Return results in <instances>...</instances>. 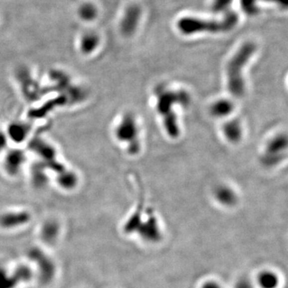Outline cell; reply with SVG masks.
<instances>
[{"label":"cell","mask_w":288,"mask_h":288,"mask_svg":"<svg viewBox=\"0 0 288 288\" xmlns=\"http://www.w3.org/2000/svg\"><path fill=\"white\" fill-rule=\"evenodd\" d=\"M256 45L247 42L242 45L236 54L230 59L227 67V88L234 97L240 98L245 92L244 68L254 53Z\"/></svg>","instance_id":"6da1fadb"},{"label":"cell","mask_w":288,"mask_h":288,"mask_svg":"<svg viewBox=\"0 0 288 288\" xmlns=\"http://www.w3.org/2000/svg\"><path fill=\"white\" fill-rule=\"evenodd\" d=\"M238 22V15L235 12H228L221 21L202 20L200 18L186 17L178 22V28L184 35L208 31L219 33L230 31Z\"/></svg>","instance_id":"7a4b0ae2"},{"label":"cell","mask_w":288,"mask_h":288,"mask_svg":"<svg viewBox=\"0 0 288 288\" xmlns=\"http://www.w3.org/2000/svg\"><path fill=\"white\" fill-rule=\"evenodd\" d=\"M117 137L124 142H130V148L133 152H136L139 150V142L137 140L138 136V128L136 120L132 116H127L121 121L116 131Z\"/></svg>","instance_id":"3957f363"},{"label":"cell","mask_w":288,"mask_h":288,"mask_svg":"<svg viewBox=\"0 0 288 288\" xmlns=\"http://www.w3.org/2000/svg\"><path fill=\"white\" fill-rule=\"evenodd\" d=\"M141 10L137 5H131L125 10L120 28L123 34L131 35L135 32L140 22Z\"/></svg>","instance_id":"277c9868"},{"label":"cell","mask_w":288,"mask_h":288,"mask_svg":"<svg viewBox=\"0 0 288 288\" xmlns=\"http://www.w3.org/2000/svg\"><path fill=\"white\" fill-rule=\"evenodd\" d=\"M234 107L232 102L229 100H219L211 105V112L212 116L218 118H223L232 113Z\"/></svg>","instance_id":"5b68a950"},{"label":"cell","mask_w":288,"mask_h":288,"mask_svg":"<svg viewBox=\"0 0 288 288\" xmlns=\"http://www.w3.org/2000/svg\"><path fill=\"white\" fill-rule=\"evenodd\" d=\"M223 133L230 142H238L241 139V125L236 120L230 121L223 127Z\"/></svg>","instance_id":"8992f818"},{"label":"cell","mask_w":288,"mask_h":288,"mask_svg":"<svg viewBox=\"0 0 288 288\" xmlns=\"http://www.w3.org/2000/svg\"><path fill=\"white\" fill-rule=\"evenodd\" d=\"M99 37L95 33H86L80 40V47L83 52L89 54L97 47L99 44Z\"/></svg>","instance_id":"52a82bcc"},{"label":"cell","mask_w":288,"mask_h":288,"mask_svg":"<svg viewBox=\"0 0 288 288\" xmlns=\"http://www.w3.org/2000/svg\"><path fill=\"white\" fill-rule=\"evenodd\" d=\"M22 154L18 151L10 153L6 158V167L10 174H15L22 163Z\"/></svg>","instance_id":"ba28073f"},{"label":"cell","mask_w":288,"mask_h":288,"mask_svg":"<svg viewBox=\"0 0 288 288\" xmlns=\"http://www.w3.org/2000/svg\"><path fill=\"white\" fill-rule=\"evenodd\" d=\"M215 195H216L218 200L223 204H226V205H232L233 203H236V199L235 193L227 187H219V189H217Z\"/></svg>","instance_id":"9c48e42d"},{"label":"cell","mask_w":288,"mask_h":288,"mask_svg":"<svg viewBox=\"0 0 288 288\" xmlns=\"http://www.w3.org/2000/svg\"><path fill=\"white\" fill-rule=\"evenodd\" d=\"M79 14L83 20L92 21L97 15V10L93 4L87 2L82 5L81 7L79 8Z\"/></svg>","instance_id":"30bf717a"},{"label":"cell","mask_w":288,"mask_h":288,"mask_svg":"<svg viewBox=\"0 0 288 288\" xmlns=\"http://www.w3.org/2000/svg\"><path fill=\"white\" fill-rule=\"evenodd\" d=\"M259 280L263 288H276L279 283L278 277L272 272H264Z\"/></svg>","instance_id":"8fae6325"},{"label":"cell","mask_w":288,"mask_h":288,"mask_svg":"<svg viewBox=\"0 0 288 288\" xmlns=\"http://www.w3.org/2000/svg\"><path fill=\"white\" fill-rule=\"evenodd\" d=\"M27 219L26 214H16V215H5L2 219V223L6 227L16 225L15 223H20L26 221Z\"/></svg>","instance_id":"7c38bea8"},{"label":"cell","mask_w":288,"mask_h":288,"mask_svg":"<svg viewBox=\"0 0 288 288\" xmlns=\"http://www.w3.org/2000/svg\"><path fill=\"white\" fill-rule=\"evenodd\" d=\"M257 0H240L242 9L246 14L253 15L258 12Z\"/></svg>","instance_id":"4fadbf2b"},{"label":"cell","mask_w":288,"mask_h":288,"mask_svg":"<svg viewBox=\"0 0 288 288\" xmlns=\"http://www.w3.org/2000/svg\"><path fill=\"white\" fill-rule=\"evenodd\" d=\"M232 0H214L212 3V10L215 12H220L230 6L232 3Z\"/></svg>","instance_id":"5bb4252c"},{"label":"cell","mask_w":288,"mask_h":288,"mask_svg":"<svg viewBox=\"0 0 288 288\" xmlns=\"http://www.w3.org/2000/svg\"><path fill=\"white\" fill-rule=\"evenodd\" d=\"M261 1H264V2H274V3H277V4L282 6L284 8H287L288 5V0H261Z\"/></svg>","instance_id":"9a60e30c"},{"label":"cell","mask_w":288,"mask_h":288,"mask_svg":"<svg viewBox=\"0 0 288 288\" xmlns=\"http://www.w3.org/2000/svg\"><path fill=\"white\" fill-rule=\"evenodd\" d=\"M203 288H220L219 285L215 283H207L206 284Z\"/></svg>","instance_id":"2e32d148"}]
</instances>
